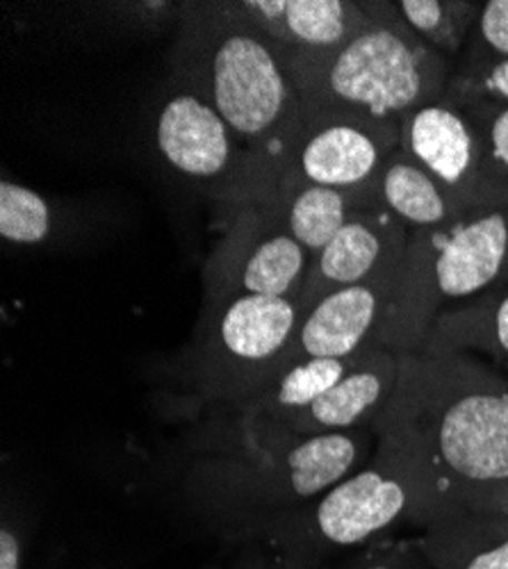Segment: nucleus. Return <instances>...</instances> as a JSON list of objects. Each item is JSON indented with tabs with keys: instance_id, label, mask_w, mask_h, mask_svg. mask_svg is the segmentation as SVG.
Returning a JSON list of instances; mask_svg holds the SVG:
<instances>
[{
	"instance_id": "1",
	"label": "nucleus",
	"mask_w": 508,
	"mask_h": 569,
	"mask_svg": "<svg viewBox=\"0 0 508 569\" xmlns=\"http://www.w3.org/2000/svg\"><path fill=\"white\" fill-rule=\"evenodd\" d=\"M372 431L420 465L436 510L508 512V383L468 351H399V381Z\"/></svg>"
},
{
	"instance_id": "2",
	"label": "nucleus",
	"mask_w": 508,
	"mask_h": 569,
	"mask_svg": "<svg viewBox=\"0 0 508 569\" xmlns=\"http://www.w3.org/2000/svg\"><path fill=\"white\" fill-rule=\"evenodd\" d=\"M173 67L176 80L210 101L273 176L303 103L279 53L238 0L185 3Z\"/></svg>"
},
{
	"instance_id": "3",
	"label": "nucleus",
	"mask_w": 508,
	"mask_h": 569,
	"mask_svg": "<svg viewBox=\"0 0 508 569\" xmlns=\"http://www.w3.org/2000/svg\"><path fill=\"white\" fill-rule=\"evenodd\" d=\"M508 282V208L472 210L438 228L412 230L381 347L418 349L449 306Z\"/></svg>"
},
{
	"instance_id": "4",
	"label": "nucleus",
	"mask_w": 508,
	"mask_h": 569,
	"mask_svg": "<svg viewBox=\"0 0 508 569\" xmlns=\"http://www.w3.org/2000/svg\"><path fill=\"white\" fill-rule=\"evenodd\" d=\"M434 512L436 497L420 465L390 440L377 438L369 465L319 499L269 515L262 533L281 551L317 560L321 553L375 542L406 521L422 527Z\"/></svg>"
},
{
	"instance_id": "5",
	"label": "nucleus",
	"mask_w": 508,
	"mask_h": 569,
	"mask_svg": "<svg viewBox=\"0 0 508 569\" xmlns=\"http://www.w3.org/2000/svg\"><path fill=\"white\" fill-rule=\"evenodd\" d=\"M362 30L301 93L303 108H342L399 121L440 101L454 64L399 19L395 3H367Z\"/></svg>"
},
{
	"instance_id": "6",
	"label": "nucleus",
	"mask_w": 508,
	"mask_h": 569,
	"mask_svg": "<svg viewBox=\"0 0 508 569\" xmlns=\"http://www.w3.org/2000/svg\"><path fill=\"white\" fill-rule=\"evenodd\" d=\"M301 323L292 299L240 297L206 303L180 376L195 397L236 408L281 371Z\"/></svg>"
},
{
	"instance_id": "7",
	"label": "nucleus",
	"mask_w": 508,
	"mask_h": 569,
	"mask_svg": "<svg viewBox=\"0 0 508 569\" xmlns=\"http://www.w3.org/2000/svg\"><path fill=\"white\" fill-rule=\"evenodd\" d=\"M369 429L315 436L245 442L236 456L203 462L197 479L212 497L262 510H295L345 481L365 460Z\"/></svg>"
},
{
	"instance_id": "8",
	"label": "nucleus",
	"mask_w": 508,
	"mask_h": 569,
	"mask_svg": "<svg viewBox=\"0 0 508 569\" xmlns=\"http://www.w3.org/2000/svg\"><path fill=\"white\" fill-rule=\"evenodd\" d=\"M153 137L165 167L217 199L228 214L262 201L273 184L269 167L217 108L182 82L162 101Z\"/></svg>"
},
{
	"instance_id": "9",
	"label": "nucleus",
	"mask_w": 508,
	"mask_h": 569,
	"mask_svg": "<svg viewBox=\"0 0 508 569\" xmlns=\"http://www.w3.org/2000/svg\"><path fill=\"white\" fill-rule=\"evenodd\" d=\"M397 149L399 121L342 108H303L297 132L273 167V184L306 182L360 192L377 184Z\"/></svg>"
},
{
	"instance_id": "10",
	"label": "nucleus",
	"mask_w": 508,
	"mask_h": 569,
	"mask_svg": "<svg viewBox=\"0 0 508 569\" xmlns=\"http://www.w3.org/2000/svg\"><path fill=\"white\" fill-rule=\"evenodd\" d=\"M310 253L265 206H247L228 214L206 273V303L273 297L299 301L310 269Z\"/></svg>"
},
{
	"instance_id": "11",
	"label": "nucleus",
	"mask_w": 508,
	"mask_h": 569,
	"mask_svg": "<svg viewBox=\"0 0 508 569\" xmlns=\"http://www.w3.org/2000/svg\"><path fill=\"white\" fill-rule=\"evenodd\" d=\"M267 34L286 64L299 97L369 19L353 0H238Z\"/></svg>"
},
{
	"instance_id": "12",
	"label": "nucleus",
	"mask_w": 508,
	"mask_h": 569,
	"mask_svg": "<svg viewBox=\"0 0 508 569\" xmlns=\"http://www.w3.org/2000/svg\"><path fill=\"white\" fill-rule=\"evenodd\" d=\"M399 381V351L375 347L358 356L356 365L340 381L295 412H288L253 431L242 433L245 442L279 438H315L369 429L388 406Z\"/></svg>"
},
{
	"instance_id": "13",
	"label": "nucleus",
	"mask_w": 508,
	"mask_h": 569,
	"mask_svg": "<svg viewBox=\"0 0 508 569\" xmlns=\"http://www.w3.org/2000/svg\"><path fill=\"white\" fill-rule=\"evenodd\" d=\"M401 267L367 282L351 284V288L336 290L303 310L295 342L281 369L306 358H349L381 347Z\"/></svg>"
},
{
	"instance_id": "14",
	"label": "nucleus",
	"mask_w": 508,
	"mask_h": 569,
	"mask_svg": "<svg viewBox=\"0 0 508 569\" xmlns=\"http://www.w3.org/2000/svg\"><path fill=\"white\" fill-rule=\"evenodd\" d=\"M410 230L388 210L375 208L353 217L329 247L312 258L301 312L327 295L384 276L404 264Z\"/></svg>"
},
{
	"instance_id": "15",
	"label": "nucleus",
	"mask_w": 508,
	"mask_h": 569,
	"mask_svg": "<svg viewBox=\"0 0 508 569\" xmlns=\"http://www.w3.org/2000/svg\"><path fill=\"white\" fill-rule=\"evenodd\" d=\"M399 149L477 210L479 139L464 108L442 97L408 112L399 123Z\"/></svg>"
},
{
	"instance_id": "16",
	"label": "nucleus",
	"mask_w": 508,
	"mask_h": 569,
	"mask_svg": "<svg viewBox=\"0 0 508 569\" xmlns=\"http://www.w3.org/2000/svg\"><path fill=\"white\" fill-rule=\"evenodd\" d=\"M258 206H265L279 219L310 258L325 251L353 217L381 208L377 184L360 192H347V189L306 182L273 184Z\"/></svg>"
},
{
	"instance_id": "17",
	"label": "nucleus",
	"mask_w": 508,
	"mask_h": 569,
	"mask_svg": "<svg viewBox=\"0 0 508 569\" xmlns=\"http://www.w3.org/2000/svg\"><path fill=\"white\" fill-rule=\"evenodd\" d=\"M420 545L436 569H508V512L436 510Z\"/></svg>"
},
{
	"instance_id": "18",
	"label": "nucleus",
	"mask_w": 508,
	"mask_h": 569,
	"mask_svg": "<svg viewBox=\"0 0 508 569\" xmlns=\"http://www.w3.org/2000/svg\"><path fill=\"white\" fill-rule=\"evenodd\" d=\"M377 197L379 206L392 212L410 232L438 228L472 212L451 189L401 149L384 164L377 178Z\"/></svg>"
},
{
	"instance_id": "19",
	"label": "nucleus",
	"mask_w": 508,
	"mask_h": 569,
	"mask_svg": "<svg viewBox=\"0 0 508 569\" xmlns=\"http://www.w3.org/2000/svg\"><path fill=\"white\" fill-rule=\"evenodd\" d=\"M360 353L349 358H306L276 371L258 392L236 406L242 433L253 431L258 426H265L288 412L306 408L329 392L356 365Z\"/></svg>"
},
{
	"instance_id": "20",
	"label": "nucleus",
	"mask_w": 508,
	"mask_h": 569,
	"mask_svg": "<svg viewBox=\"0 0 508 569\" xmlns=\"http://www.w3.org/2000/svg\"><path fill=\"white\" fill-rule=\"evenodd\" d=\"M420 347L481 351L508 362V282L470 303L440 312Z\"/></svg>"
},
{
	"instance_id": "21",
	"label": "nucleus",
	"mask_w": 508,
	"mask_h": 569,
	"mask_svg": "<svg viewBox=\"0 0 508 569\" xmlns=\"http://www.w3.org/2000/svg\"><path fill=\"white\" fill-rule=\"evenodd\" d=\"M484 3L468 0H399L395 10L406 28L454 67L477 28Z\"/></svg>"
},
{
	"instance_id": "22",
	"label": "nucleus",
	"mask_w": 508,
	"mask_h": 569,
	"mask_svg": "<svg viewBox=\"0 0 508 569\" xmlns=\"http://www.w3.org/2000/svg\"><path fill=\"white\" fill-rule=\"evenodd\" d=\"M451 103L464 108L479 139L477 210L508 208V106L484 99Z\"/></svg>"
},
{
	"instance_id": "23",
	"label": "nucleus",
	"mask_w": 508,
	"mask_h": 569,
	"mask_svg": "<svg viewBox=\"0 0 508 569\" xmlns=\"http://www.w3.org/2000/svg\"><path fill=\"white\" fill-rule=\"evenodd\" d=\"M53 228L51 206L34 189L12 180L0 184V237L6 242L34 247L49 240Z\"/></svg>"
},
{
	"instance_id": "24",
	"label": "nucleus",
	"mask_w": 508,
	"mask_h": 569,
	"mask_svg": "<svg viewBox=\"0 0 508 569\" xmlns=\"http://www.w3.org/2000/svg\"><path fill=\"white\" fill-rule=\"evenodd\" d=\"M445 99H484L508 106V58L484 60L475 64H456L447 82Z\"/></svg>"
},
{
	"instance_id": "25",
	"label": "nucleus",
	"mask_w": 508,
	"mask_h": 569,
	"mask_svg": "<svg viewBox=\"0 0 508 569\" xmlns=\"http://www.w3.org/2000/svg\"><path fill=\"white\" fill-rule=\"evenodd\" d=\"M508 58V0H488L481 8L477 28L456 64Z\"/></svg>"
},
{
	"instance_id": "26",
	"label": "nucleus",
	"mask_w": 508,
	"mask_h": 569,
	"mask_svg": "<svg viewBox=\"0 0 508 569\" xmlns=\"http://www.w3.org/2000/svg\"><path fill=\"white\" fill-rule=\"evenodd\" d=\"M353 569H436L418 540L408 542H372L369 551L356 562Z\"/></svg>"
},
{
	"instance_id": "27",
	"label": "nucleus",
	"mask_w": 508,
	"mask_h": 569,
	"mask_svg": "<svg viewBox=\"0 0 508 569\" xmlns=\"http://www.w3.org/2000/svg\"><path fill=\"white\" fill-rule=\"evenodd\" d=\"M242 569H317V560H308L290 551H276L271 556L258 553L253 558H247Z\"/></svg>"
},
{
	"instance_id": "28",
	"label": "nucleus",
	"mask_w": 508,
	"mask_h": 569,
	"mask_svg": "<svg viewBox=\"0 0 508 569\" xmlns=\"http://www.w3.org/2000/svg\"><path fill=\"white\" fill-rule=\"evenodd\" d=\"M0 569H21V540L8 525L0 531Z\"/></svg>"
}]
</instances>
